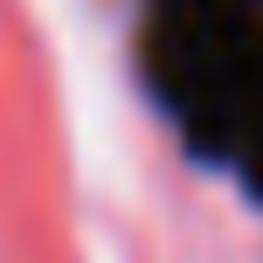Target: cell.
Wrapping results in <instances>:
<instances>
[{
	"instance_id": "cell-1",
	"label": "cell",
	"mask_w": 263,
	"mask_h": 263,
	"mask_svg": "<svg viewBox=\"0 0 263 263\" xmlns=\"http://www.w3.org/2000/svg\"><path fill=\"white\" fill-rule=\"evenodd\" d=\"M153 77L215 153H242L263 180V0H166L153 21Z\"/></svg>"
}]
</instances>
